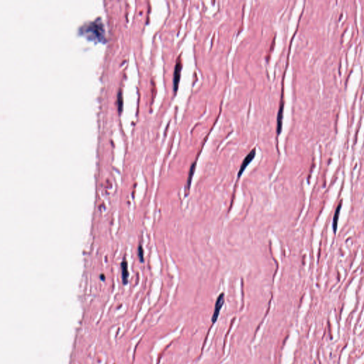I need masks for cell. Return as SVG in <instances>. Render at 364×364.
I'll use <instances>...</instances> for the list:
<instances>
[{"instance_id":"cell-1","label":"cell","mask_w":364,"mask_h":364,"mask_svg":"<svg viewBox=\"0 0 364 364\" xmlns=\"http://www.w3.org/2000/svg\"><path fill=\"white\" fill-rule=\"evenodd\" d=\"M182 70V61L181 56H179L176 60V63L175 65V68H174V77H173V88L174 93H176L179 88V81H180L181 78V73Z\"/></svg>"},{"instance_id":"cell-2","label":"cell","mask_w":364,"mask_h":364,"mask_svg":"<svg viewBox=\"0 0 364 364\" xmlns=\"http://www.w3.org/2000/svg\"><path fill=\"white\" fill-rule=\"evenodd\" d=\"M255 155H256V149H253L250 151V153L245 157V158L244 159V160L243 161L242 164H241V166L240 167V170L238 171V178H240L241 175L243 174V172L245 170V169L247 168V166L249 165L250 162H251L253 160V159L255 158Z\"/></svg>"},{"instance_id":"cell-3","label":"cell","mask_w":364,"mask_h":364,"mask_svg":"<svg viewBox=\"0 0 364 364\" xmlns=\"http://www.w3.org/2000/svg\"><path fill=\"white\" fill-rule=\"evenodd\" d=\"M223 303H224V294L222 293L219 295V297H218L217 300H216V306H215V311H214V313H213V315L212 317V321L213 322V323H214V322H216V321L217 320L218 316V315H219V312L221 309V307H222L223 305Z\"/></svg>"},{"instance_id":"cell-4","label":"cell","mask_w":364,"mask_h":364,"mask_svg":"<svg viewBox=\"0 0 364 364\" xmlns=\"http://www.w3.org/2000/svg\"><path fill=\"white\" fill-rule=\"evenodd\" d=\"M283 111H284V102L281 101L280 103V109L277 117V134L281 133L282 128V119H283Z\"/></svg>"},{"instance_id":"cell-5","label":"cell","mask_w":364,"mask_h":364,"mask_svg":"<svg viewBox=\"0 0 364 364\" xmlns=\"http://www.w3.org/2000/svg\"><path fill=\"white\" fill-rule=\"evenodd\" d=\"M196 162H193V163L192 164V165H191V168H190V171H189L187 184H186V191H187V192H189V189H190L191 180H192L194 172H195V170H196Z\"/></svg>"},{"instance_id":"cell-6","label":"cell","mask_w":364,"mask_h":364,"mask_svg":"<svg viewBox=\"0 0 364 364\" xmlns=\"http://www.w3.org/2000/svg\"><path fill=\"white\" fill-rule=\"evenodd\" d=\"M341 203H340L339 205V206L336 208V212H335V214H334V220H333V228H334V233L336 232V230H337V225H338V221H339V213H340V210H341Z\"/></svg>"},{"instance_id":"cell-7","label":"cell","mask_w":364,"mask_h":364,"mask_svg":"<svg viewBox=\"0 0 364 364\" xmlns=\"http://www.w3.org/2000/svg\"><path fill=\"white\" fill-rule=\"evenodd\" d=\"M122 279H123V282L125 284L127 282V280H128V275L129 273L127 271V264L126 262H123L122 263Z\"/></svg>"},{"instance_id":"cell-8","label":"cell","mask_w":364,"mask_h":364,"mask_svg":"<svg viewBox=\"0 0 364 364\" xmlns=\"http://www.w3.org/2000/svg\"><path fill=\"white\" fill-rule=\"evenodd\" d=\"M138 253H139V257L140 260H141L142 262H143V259H144V257H143V250H142V248L141 246H139L138 248Z\"/></svg>"}]
</instances>
